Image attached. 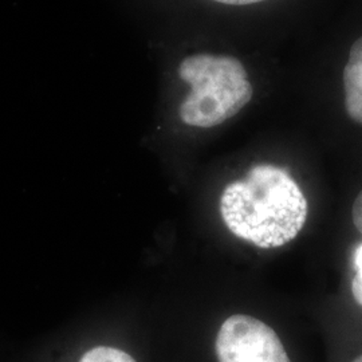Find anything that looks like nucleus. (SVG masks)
<instances>
[{"label":"nucleus","mask_w":362,"mask_h":362,"mask_svg":"<svg viewBox=\"0 0 362 362\" xmlns=\"http://www.w3.org/2000/svg\"><path fill=\"white\" fill-rule=\"evenodd\" d=\"M351 216H353V223H354L356 228L362 233V191L354 200Z\"/></svg>","instance_id":"7"},{"label":"nucleus","mask_w":362,"mask_h":362,"mask_svg":"<svg viewBox=\"0 0 362 362\" xmlns=\"http://www.w3.org/2000/svg\"><path fill=\"white\" fill-rule=\"evenodd\" d=\"M220 215L231 233L260 248L285 246L308 219V200L285 169L257 165L226 187Z\"/></svg>","instance_id":"1"},{"label":"nucleus","mask_w":362,"mask_h":362,"mask_svg":"<svg viewBox=\"0 0 362 362\" xmlns=\"http://www.w3.org/2000/svg\"><path fill=\"white\" fill-rule=\"evenodd\" d=\"M219 362H291L282 341L270 326L246 314H235L216 337Z\"/></svg>","instance_id":"3"},{"label":"nucleus","mask_w":362,"mask_h":362,"mask_svg":"<svg viewBox=\"0 0 362 362\" xmlns=\"http://www.w3.org/2000/svg\"><path fill=\"white\" fill-rule=\"evenodd\" d=\"M215 1L228 4V6H248V4H254V3H259L263 0H215Z\"/></svg>","instance_id":"8"},{"label":"nucleus","mask_w":362,"mask_h":362,"mask_svg":"<svg viewBox=\"0 0 362 362\" xmlns=\"http://www.w3.org/2000/svg\"><path fill=\"white\" fill-rule=\"evenodd\" d=\"M354 267H356V276L351 282V291L357 303L362 306V243L356 248V252H354Z\"/></svg>","instance_id":"6"},{"label":"nucleus","mask_w":362,"mask_h":362,"mask_svg":"<svg viewBox=\"0 0 362 362\" xmlns=\"http://www.w3.org/2000/svg\"><path fill=\"white\" fill-rule=\"evenodd\" d=\"M179 77L191 85L182 101L181 121L196 128H214L238 115L251 98L246 69L233 57L197 54L179 66Z\"/></svg>","instance_id":"2"},{"label":"nucleus","mask_w":362,"mask_h":362,"mask_svg":"<svg viewBox=\"0 0 362 362\" xmlns=\"http://www.w3.org/2000/svg\"><path fill=\"white\" fill-rule=\"evenodd\" d=\"M344 88L346 112L354 122L362 125V37L350 49L344 69Z\"/></svg>","instance_id":"4"},{"label":"nucleus","mask_w":362,"mask_h":362,"mask_svg":"<svg viewBox=\"0 0 362 362\" xmlns=\"http://www.w3.org/2000/svg\"><path fill=\"white\" fill-rule=\"evenodd\" d=\"M79 362H137L124 350L112 346H97L86 351Z\"/></svg>","instance_id":"5"},{"label":"nucleus","mask_w":362,"mask_h":362,"mask_svg":"<svg viewBox=\"0 0 362 362\" xmlns=\"http://www.w3.org/2000/svg\"><path fill=\"white\" fill-rule=\"evenodd\" d=\"M353 362H362V356H360V357H357V358H356V360H354V361Z\"/></svg>","instance_id":"9"}]
</instances>
